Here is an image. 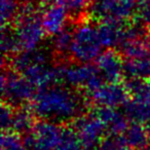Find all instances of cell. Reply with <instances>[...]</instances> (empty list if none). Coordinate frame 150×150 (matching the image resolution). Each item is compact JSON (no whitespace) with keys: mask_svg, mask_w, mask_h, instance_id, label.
I'll use <instances>...</instances> for the list:
<instances>
[{"mask_svg":"<svg viewBox=\"0 0 150 150\" xmlns=\"http://www.w3.org/2000/svg\"><path fill=\"white\" fill-rule=\"evenodd\" d=\"M83 107L81 97L64 86L42 88L32 100V112L36 116L56 123L78 118Z\"/></svg>","mask_w":150,"mask_h":150,"instance_id":"1","label":"cell"},{"mask_svg":"<svg viewBox=\"0 0 150 150\" xmlns=\"http://www.w3.org/2000/svg\"><path fill=\"white\" fill-rule=\"evenodd\" d=\"M13 32L20 52L35 50L39 45L46 32L42 26L41 15H39L34 5L22 7L19 17L16 20Z\"/></svg>","mask_w":150,"mask_h":150,"instance_id":"2","label":"cell"},{"mask_svg":"<svg viewBox=\"0 0 150 150\" xmlns=\"http://www.w3.org/2000/svg\"><path fill=\"white\" fill-rule=\"evenodd\" d=\"M103 47L98 27L86 23L73 31L70 54L77 63L88 64L96 61L102 54Z\"/></svg>","mask_w":150,"mask_h":150,"instance_id":"3","label":"cell"},{"mask_svg":"<svg viewBox=\"0 0 150 150\" xmlns=\"http://www.w3.org/2000/svg\"><path fill=\"white\" fill-rule=\"evenodd\" d=\"M2 96L6 104L11 107H21L25 102L33 100L34 86L17 71H3L1 77Z\"/></svg>","mask_w":150,"mask_h":150,"instance_id":"4","label":"cell"},{"mask_svg":"<svg viewBox=\"0 0 150 150\" xmlns=\"http://www.w3.org/2000/svg\"><path fill=\"white\" fill-rule=\"evenodd\" d=\"M61 77L66 83L75 88H82L88 93L97 90L103 83L102 76L96 65L74 64L61 67Z\"/></svg>","mask_w":150,"mask_h":150,"instance_id":"5","label":"cell"},{"mask_svg":"<svg viewBox=\"0 0 150 150\" xmlns=\"http://www.w3.org/2000/svg\"><path fill=\"white\" fill-rule=\"evenodd\" d=\"M63 129L56 122L42 120L24 139L26 150H57L62 139Z\"/></svg>","mask_w":150,"mask_h":150,"instance_id":"6","label":"cell"},{"mask_svg":"<svg viewBox=\"0 0 150 150\" xmlns=\"http://www.w3.org/2000/svg\"><path fill=\"white\" fill-rule=\"evenodd\" d=\"M137 3L133 0H96L91 5L93 17L103 21L125 22L136 13Z\"/></svg>","mask_w":150,"mask_h":150,"instance_id":"7","label":"cell"},{"mask_svg":"<svg viewBox=\"0 0 150 150\" xmlns=\"http://www.w3.org/2000/svg\"><path fill=\"white\" fill-rule=\"evenodd\" d=\"M74 131L76 132L83 149H95L103 141L105 133L107 132L106 125L94 113L79 116L75 119Z\"/></svg>","mask_w":150,"mask_h":150,"instance_id":"8","label":"cell"},{"mask_svg":"<svg viewBox=\"0 0 150 150\" xmlns=\"http://www.w3.org/2000/svg\"><path fill=\"white\" fill-rule=\"evenodd\" d=\"M92 101L99 107H115L127 105L129 94L125 86L116 83H103L100 88L88 93Z\"/></svg>","mask_w":150,"mask_h":150,"instance_id":"9","label":"cell"},{"mask_svg":"<svg viewBox=\"0 0 150 150\" xmlns=\"http://www.w3.org/2000/svg\"><path fill=\"white\" fill-rule=\"evenodd\" d=\"M96 66L104 82L116 83L125 76V62L112 48L103 52L96 60Z\"/></svg>","mask_w":150,"mask_h":150,"instance_id":"10","label":"cell"},{"mask_svg":"<svg viewBox=\"0 0 150 150\" xmlns=\"http://www.w3.org/2000/svg\"><path fill=\"white\" fill-rule=\"evenodd\" d=\"M27 80H29L34 88H46L54 86L59 80H62L61 77V67L50 66L46 63H38L32 65L21 73Z\"/></svg>","mask_w":150,"mask_h":150,"instance_id":"11","label":"cell"},{"mask_svg":"<svg viewBox=\"0 0 150 150\" xmlns=\"http://www.w3.org/2000/svg\"><path fill=\"white\" fill-rule=\"evenodd\" d=\"M68 15V11L61 5L54 4V3L48 5L41 13L42 26L46 33L54 35L65 29Z\"/></svg>","mask_w":150,"mask_h":150,"instance_id":"12","label":"cell"},{"mask_svg":"<svg viewBox=\"0 0 150 150\" xmlns=\"http://www.w3.org/2000/svg\"><path fill=\"white\" fill-rule=\"evenodd\" d=\"M92 113L100 118V120H102L103 123L106 125L107 131L114 136H121L129 125L125 115L119 113L114 108L98 107Z\"/></svg>","mask_w":150,"mask_h":150,"instance_id":"13","label":"cell"},{"mask_svg":"<svg viewBox=\"0 0 150 150\" xmlns=\"http://www.w3.org/2000/svg\"><path fill=\"white\" fill-rule=\"evenodd\" d=\"M127 25L125 22L103 21L98 26L99 35L104 47L112 48L120 46L123 39V34Z\"/></svg>","mask_w":150,"mask_h":150,"instance_id":"14","label":"cell"},{"mask_svg":"<svg viewBox=\"0 0 150 150\" xmlns=\"http://www.w3.org/2000/svg\"><path fill=\"white\" fill-rule=\"evenodd\" d=\"M125 76L127 79L147 80L150 78V52L138 58L127 59L125 62Z\"/></svg>","mask_w":150,"mask_h":150,"instance_id":"15","label":"cell"},{"mask_svg":"<svg viewBox=\"0 0 150 150\" xmlns=\"http://www.w3.org/2000/svg\"><path fill=\"white\" fill-rule=\"evenodd\" d=\"M121 136L127 145L134 150H143L149 145V132L147 127H144L139 122H132V125H129Z\"/></svg>","mask_w":150,"mask_h":150,"instance_id":"16","label":"cell"},{"mask_svg":"<svg viewBox=\"0 0 150 150\" xmlns=\"http://www.w3.org/2000/svg\"><path fill=\"white\" fill-rule=\"evenodd\" d=\"M32 111L26 110L23 107H19L18 110H13V120L9 131L17 134H29L34 127Z\"/></svg>","mask_w":150,"mask_h":150,"instance_id":"17","label":"cell"},{"mask_svg":"<svg viewBox=\"0 0 150 150\" xmlns=\"http://www.w3.org/2000/svg\"><path fill=\"white\" fill-rule=\"evenodd\" d=\"M73 40V31H69L66 28L60 31L59 33L52 35V44L54 52L60 54H70L71 44Z\"/></svg>","mask_w":150,"mask_h":150,"instance_id":"18","label":"cell"},{"mask_svg":"<svg viewBox=\"0 0 150 150\" xmlns=\"http://www.w3.org/2000/svg\"><path fill=\"white\" fill-rule=\"evenodd\" d=\"M57 150H83V146L73 127L63 129L62 139Z\"/></svg>","mask_w":150,"mask_h":150,"instance_id":"19","label":"cell"},{"mask_svg":"<svg viewBox=\"0 0 150 150\" xmlns=\"http://www.w3.org/2000/svg\"><path fill=\"white\" fill-rule=\"evenodd\" d=\"M21 8L18 0H1V22L2 25H8L16 22L20 15Z\"/></svg>","mask_w":150,"mask_h":150,"instance_id":"20","label":"cell"},{"mask_svg":"<svg viewBox=\"0 0 150 150\" xmlns=\"http://www.w3.org/2000/svg\"><path fill=\"white\" fill-rule=\"evenodd\" d=\"M1 37H2L1 38V45H2L3 56L19 54L20 48L19 45H18V41L13 29L6 28L5 26H3Z\"/></svg>","mask_w":150,"mask_h":150,"instance_id":"21","label":"cell"},{"mask_svg":"<svg viewBox=\"0 0 150 150\" xmlns=\"http://www.w3.org/2000/svg\"><path fill=\"white\" fill-rule=\"evenodd\" d=\"M1 150H26V148L19 134L7 131L1 137Z\"/></svg>","mask_w":150,"mask_h":150,"instance_id":"22","label":"cell"},{"mask_svg":"<svg viewBox=\"0 0 150 150\" xmlns=\"http://www.w3.org/2000/svg\"><path fill=\"white\" fill-rule=\"evenodd\" d=\"M97 149L98 150H133L127 144V142L125 141L122 136H114V135L109 136L106 139L103 140Z\"/></svg>","mask_w":150,"mask_h":150,"instance_id":"23","label":"cell"},{"mask_svg":"<svg viewBox=\"0 0 150 150\" xmlns=\"http://www.w3.org/2000/svg\"><path fill=\"white\" fill-rule=\"evenodd\" d=\"M54 4L63 6L70 15H80L86 8L88 0H50Z\"/></svg>","mask_w":150,"mask_h":150,"instance_id":"24","label":"cell"},{"mask_svg":"<svg viewBox=\"0 0 150 150\" xmlns=\"http://www.w3.org/2000/svg\"><path fill=\"white\" fill-rule=\"evenodd\" d=\"M135 16L139 20L140 25H150V0H144L139 3Z\"/></svg>","mask_w":150,"mask_h":150,"instance_id":"25","label":"cell"},{"mask_svg":"<svg viewBox=\"0 0 150 150\" xmlns=\"http://www.w3.org/2000/svg\"><path fill=\"white\" fill-rule=\"evenodd\" d=\"M13 107L11 105L3 103L1 107V113H0V118H1V127L4 131H9L11 125V120H13Z\"/></svg>","mask_w":150,"mask_h":150,"instance_id":"26","label":"cell"},{"mask_svg":"<svg viewBox=\"0 0 150 150\" xmlns=\"http://www.w3.org/2000/svg\"><path fill=\"white\" fill-rule=\"evenodd\" d=\"M19 2L24 3L25 5H35L36 3L40 2L41 0H18Z\"/></svg>","mask_w":150,"mask_h":150,"instance_id":"27","label":"cell"},{"mask_svg":"<svg viewBox=\"0 0 150 150\" xmlns=\"http://www.w3.org/2000/svg\"><path fill=\"white\" fill-rule=\"evenodd\" d=\"M149 150H150V147H149Z\"/></svg>","mask_w":150,"mask_h":150,"instance_id":"28","label":"cell"}]
</instances>
